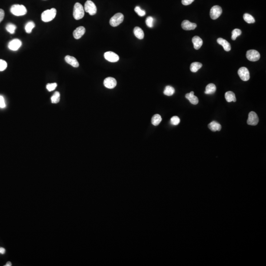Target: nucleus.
Masks as SVG:
<instances>
[{"label":"nucleus","instance_id":"nucleus-9","mask_svg":"<svg viewBox=\"0 0 266 266\" xmlns=\"http://www.w3.org/2000/svg\"><path fill=\"white\" fill-rule=\"evenodd\" d=\"M239 75L242 80L244 82H246L250 79V74L248 70L246 67H241L238 70Z\"/></svg>","mask_w":266,"mask_h":266},{"label":"nucleus","instance_id":"nucleus-7","mask_svg":"<svg viewBox=\"0 0 266 266\" xmlns=\"http://www.w3.org/2000/svg\"><path fill=\"white\" fill-rule=\"evenodd\" d=\"M222 13V8L219 5H214L210 9V18L213 20H215L220 16Z\"/></svg>","mask_w":266,"mask_h":266},{"label":"nucleus","instance_id":"nucleus-27","mask_svg":"<svg viewBox=\"0 0 266 266\" xmlns=\"http://www.w3.org/2000/svg\"><path fill=\"white\" fill-rule=\"evenodd\" d=\"M35 24L33 22H28V23L26 24L25 27L26 32L28 34L31 33L33 29L35 28Z\"/></svg>","mask_w":266,"mask_h":266},{"label":"nucleus","instance_id":"nucleus-33","mask_svg":"<svg viewBox=\"0 0 266 266\" xmlns=\"http://www.w3.org/2000/svg\"><path fill=\"white\" fill-rule=\"evenodd\" d=\"M181 120L179 119V118L177 116L172 117L171 119V123L173 125H178L179 123H180Z\"/></svg>","mask_w":266,"mask_h":266},{"label":"nucleus","instance_id":"nucleus-3","mask_svg":"<svg viewBox=\"0 0 266 266\" xmlns=\"http://www.w3.org/2000/svg\"><path fill=\"white\" fill-rule=\"evenodd\" d=\"M84 15V9L83 6L80 3L75 4L74 8L73 16L75 19L79 20L83 18Z\"/></svg>","mask_w":266,"mask_h":266},{"label":"nucleus","instance_id":"nucleus-23","mask_svg":"<svg viewBox=\"0 0 266 266\" xmlns=\"http://www.w3.org/2000/svg\"><path fill=\"white\" fill-rule=\"evenodd\" d=\"M162 121V117L160 115L156 114L152 117L151 119V123L154 126H158Z\"/></svg>","mask_w":266,"mask_h":266},{"label":"nucleus","instance_id":"nucleus-25","mask_svg":"<svg viewBox=\"0 0 266 266\" xmlns=\"http://www.w3.org/2000/svg\"><path fill=\"white\" fill-rule=\"evenodd\" d=\"M175 90L174 87L169 85L167 86L164 91V94L168 96H171L175 93Z\"/></svg>","mask_w":266,"mask_h":266},{"label":"nucleus","instance_id":"nucleus-5","mask_svg":"<svg viewBox=\"0 0 266 266\" xmlns=\"http://www.w3.org/2000/svg\"><path fill=\"white\" fill-rule=\"evenodd\" d=\"M124 20V15L121 13H117L112 16L110 20V24L112 27H117Z\"/></svg>","mask_w":266,"mask_h":266},{"label":"nucleus","instance_id":"nucleus-17","mask_svg":"<svg viewBox=\"0 0 266 266\" xmlns=\"http://www.w3.org/2000/svg\"><path fill=\"white\" fill-rule=\"evenodd\" d=\"M192 41L194 45V48L196 50H199L203 43L202 39L198 36H195L193 37Z\"/></svg>","mask_w":266,"mask_h":266},{"label":"nucleus","instance_id":"nucleus-30","mask_svg":"<svg viewBox=\"0 0 266 266\" xmlns=\"http://www.w3.org/2000/svg\"><path fill=\"white\" fill-rule=\"evenodd\" d=\"M242 34V31L241 30L239 29H234L232 32V40H236L238 37L239 36Z\"/></svg>","mask_w":266,"mask_h":266},{"label":"nucleus","instance_id":"nucleus-26","mask_svg":"<svg viewBox=\"0 0 266 266\" xmlns=\"http://www.w3.org/2000/svg\"><path fill=\"white\" fill-rule=\"evenodd\" d=\"M243 19L245 20V21L247 22L249 24L251 23H254L255 22V19L252 16V15L249 14H245L243 15Z\"/></svg>","mask_w":266,"mask_h":266},{"label":"nucleus","instance_id":"nucleus-10","mask_svg":"<svg viewBox=\"0 0 266 266\" xmlns=\"http://www.w3.org/2000/svg\"><path fill=\"white\" fill-rule=\"evenodd\" d=\"M104 57L107 60L111 62H117L119 59V56L112 51L105 52Z\"/></svg>","mask_w":266,"mask_h":266},{"label":"nucleus","instance_id":"nucleus-28","mask_svg":"<svg viewBox=\"0 0 266 266\" xmlns=\"http://www.w3.org/2000/svg\"><path fill=\"white\" fill-rule=\"evenodd\" d=\"M60 94L59 92H55L53 95L51 97V102L53 104H57L60 101Z\"/></svg>","mask_w":266,"mask_h":266},{"label":"nucleus","instance_id":"nucleus-34","mask_svg":"<svg viewBox=\"0 0 266 266\" xmlns=\"http://www.w3.org/2000/svg\"><path fill=\"white\" fill-rule=\"evenodd\" d=\"M57 86V84L56 83H48L46 85V88L48 91L51 92L55 90L56 87Z\"/></svg>","mask_w":266,"mask_h":266},{"label":"nucleus","instance_id":"nucleus-40","mask_svg":"<svg viewBox=\"0 0 266 266\" xmlns=\"http://www.w3.org/2000/svg\"><path fill=\"white\" fill-rule=\"evenodd\" d=\"M11 266V262H7V264L5 265V266Z\"/></svg>","mask_w":266,"mask_h":266},{"label":"nucleus","instance_id":"nucleus-31","mask_svg":"<svg viewBox=\"0 0 266 266\" xmlns=\"http://www.w3.org/2000/svg\"><path fill=\"white\" fill-rule=\"evenodd\" d=\"M146 25L149 28H152L153 27V23H154V19L151 16L147 17L146 19Z\"/></svg>","mask_w":266,"mask_h":266},{"label":"nucleus","instance_id":"nucleus-4","mask_svg":"<svg viewBox=\"0 0 266 266\" xmlns=\"http://www.w3.org/2000/svg\"><path fill=\"white\" fill-rule=\"evenodd\" d=\"M84 11L91 15H94L96 14L97 7L95 4L91 1L87 0L84 5Z\"/></svg>","mask_w":266,"mask_h":266},{"label":"nucleus","instance_id":"nucleus-15","mask_svg":"<svg viewBox=\"0 0 266 266\" xmlns=\"http://www.w3.org/2000/svg\"><path fill=\"white\" fill-rule=\"evenodd\" d=\"M85 33V29L83 26L78 27L73 32V36L75 39H79Z\"/></svg>","mask_w":266,"mask_h":266},{"label":"nucleus","instance_id":"nucleus-19","mask_svg":"<svg viewBox=\"0 0 266 266\" xmlns=\"http://www.w3.org/2000/svg\"><path fill=\"white\" fill-rule=\"evenodd\" d=\"M208 127L211 131H213V132L220 131L221 129V125L220 124V123H218L217 122L215 121H213L210 122L208 125Z\"/></svg>","mask_w":266,"mask_h":266},{"label":"nucleus","instance_id":"nucleus-13","mask_svg":"<svg viewBox=\"0 0 266 266\" xmlns=\"http://www.w3.org/2000/svg\"><path fill=\"white\" fill-rule=\"evenodd\" d=\"M181 27L184 30H192L196 28L197 24L196 23H191L188 20H185L181 23Z\"/></svg>","mask_w":266,"mask_h":266},{"label":"nucleus","instance_id":"nucleus-38","mask_svg":"<svg viewBox=\"0 0 266 266\" xmlns=\"http://www.w3.org/2000/svg\"><path fill=\"white\" fill-rule=\"evenodd\" d=\"M5 17V11L3 9H0V23L3 21Z\"/></svg>","mask_w":266,"mask_h":266},{"label":"nucleus","instance_id":"nucleus-11","mask_svg":"<svg viewBox=\"0 0 266 266\" xmlns=\"http://www.w3.org/2000/svg\"><path fill=\"white\" fill-rule=\"evenodd\" d=\"M22 42L20 40L18 39H14L8 43V47L11 50L16 51L20 48Z\"/></svg>","mask_w":266,"mask_h":266},{"label":"nucleus","instance_id":"nucleus-14","mask_svg":"<svg viewBox=\"0 0 266 266\" xmlns=\"http://www.w3.org/2000/svg\"><path fill=\"white\" fill-rule=\"evenodd\" d=\"M65 60L68 64L71 65L72 67L75 68H78L79 67V63L78 62V60L73 56L67 55L65 57Z\"/></svg>","mask_w":266,"mask_h":266},{"label":"nucleus","instance_id":"nucleus-16","mask_svg":"<svg viewBox=\"0 0 266 266\" xmlns=\"http://www.w3.org/2000/svg\"><path fill=\"white\" fill-rule=\"evenodd\" d=\"M217 42L218 44H220L221 46H222L223 47L224 50L226 51H230V50L231 49V44L229 42H227V40H225L224 39H222L221 37L218 38L217 40Z\"/></svg>","mask_w":266,"mask_h":266},{"label":"nucleus","instance_id":"nucleus-12","mask_svg":"<svg viewBox=\"0 0 266 266\" xmlns=\"http://www.w3.org/2000/svg\"><path fill=\"white\" fill-rule=\"evenodd\" d=\"M104 84L106 88L108 89H113L117 86V82L114 78L108 77L104 79Z\"/></svg>","mask_w":266,"mask_h":266},{"label":"nucleus","instance_id":"nucleus-6","mask_svg":"<svg viewBox=\"0 0 266 266\" xmlns=\"http://www.w3.org/2000/svg\"><path fill=\"white\" fill-rule=\"evenodd\" d=\"M246 56L247 59L250 61L255 62L259 60L260 54L257 50H251L247 51Z\"/></svg>","mask_w":266,"mask_h":266},{"label":"nucleus","instance_id":"nucleus-35","mask_svg":"<svg viewBox=\"0 0 266 266\" xmlns=\"http://www.w3.org/2000/svg\"><path fill=\"white\" fill-rule=\"evenodd\" d=\"M7 63L6 61L2 59H0V71L5 70L7 68Z\"/></svg>","mask_w":266,"mask_h":266},{"label":"nucleus","instance_id":"nucleus-37","mask_svg":"<svg viewBox=\"0 0 266 266\" xmlns=\"http://www.w3.org/2000/svg\"><path fill=\"white\" fill-rule=\"evenodd\" d=\"M194 1V0H182V4L184 5H188L191 4Z\"/></svg>","mask_w":266,"mask_h":266},{"label":"nucleus","instance_id":"nucleus-1","mask_svg":"<svg viewBox=\"0 0 266 266\" xmlns=\"http://www.w3.org/2000/svg\"><path fill=\"white\" fill-rule=\"evenodd\" d=\"M56 13L57 11L55 8L46 10L42 13V20L44 22L51 21L55 18Z\"/></svg>","mask_w":266,"mask_h":266},{"label":"nucleus","instance_id":"nucleus-18","mask_svg":"<svg viewBox=\"0 0 266 266\" xmlns=\"http://www.w3.org/2000/svg\"><path fill=\"white\" fill-rule=\"evenodd\" d=\"M194 94V92L193 91H191L189 93L186 94L185 95V98L188 99L192 104L196 105V104H198L199 103V100H198L197 97L195 96Z\"/></svg>","mask_w":266,"mask_h":266},{"label":"nucleus","instance_id":"nucleus-2","mask_svg":"<svg viewBox=\"0 0 266 266\" xmlns=\"http://www.w3.org/2000/svg\"><path fill=\"white\" fill-rule=\"evenodd\" d=\"M27 9L24 5L16 4L12 5L11 8V14L15 16H22L27 14Z\"/></svg>","mask_w":266,"mask_h":266},{"label":"nucleus","instance_id":"nucleus-32","mask_svg":"<svg viewBox=\"0 0 266 266\" xmlns=\"http://www.w3.org/2000/svg\"><path fill=\"white\" fill-rule=\"evenodd\" d=\"M135 11L139 16L143 17V16H144L146 15V11L144 10L141 9L140 7H139V6H136V7L135 8Z\"/></svg>","mask_w":266,"mask_h":266},{"label":"nucleus","instance_id":"nucleus-8","mask_svg":"<svg viewBox=\"0 0 266 266\" xmlns=\"http://www.w3.org/2000/svg\"><path fill=\"white\" fill-rule=\"evenodd\" d=\"M259 122V118L258 115L254 111H251L248 114L247 123L248 124L252 126H256Z\"/></svg>","mask_w":266,"mask_h":266},{"label":"nucleus","instance_id":"nucleus-39","mask_svg":"<svg viewBox=\"0 0 266 266\" xmlns=\"http://www.w3.org/2000/svg\"><path fill=\"white\" fill-rule=\"evenodd\" d=\"M5 249L4 248H0V254H4L5 253Z\"/></svg>","mask_w":266,"mask_h":266},{"label":"nucleus","instance_id":"nucleus-22","mask_svg":"<svg viewBox=\"0 0 266 266\" xmlns=\"http://www.w3.org/2000/svg\"><path fill=\"white\" fill-rule=\"evenodd\" d=\"M216 90V86L213 83H210L206 86L205 93L206 94H213L215 92Z\"/></svg>","mask_w":266,"mask_h":266},{"label":"nucleus","instance_id":"nucleus-36","mask_svg":"<svg viewBox=\"0 0 266 266\" xmlns=\"http://www.w3.org/2000/svg\"><path fill=\"white\" fill-rule=\"evenodd\" d=\"M5 107V99L2 96L0 95V107L2 108Z\"/></svg>","mask_w":266,"mask_h":266},{"label":"nucleus","instance_id":"nucleus-29","mask_svg":"<svg viewBox=\"0 0 266 266\" xmlns=\"http://www.w3.org/2000/svg\"><path fill=\"white\" fill-rule=\"evenodd\" d=\"M5 28L8 32L12 34L14 33L16 29V26L12 23H8L7 24Z\"/></svg>","mask_w":266,"mask_h":266},{"label":"nucleus","instance_id":"nucleus-21","mask_svg":"<svg viewBox=\"0 0 266 266\" xmlns=\"http://www.w3.org/2000/svg\"><path fill=\"white\" fill-rule=\"evenodd\" d=\"M134 33L135 36L139 40L143 39L145 36L143 30L139 27H136L134 28Z\"/></svg>","mask_w":266,"mask_h":266},{"label":"nucleus","instance_id":"nucleus-24","mask_svg":"<svg viewBox=\"0 0 266 266\" xmlns=\"http://www.w3.org/2000/svg\"><path fill=\"white\" fill-rule=\"evenodd\" d=\"M202 64L199 62H193L190 65V71L192 72H196L202 68Z\"/></svg>","mask_w":266,"mask_h":266},{"label":"nucleus","instance_id":"nucleus-20","mask_svg":"<svg viewBox=\"0 0 266 266\" xmlns=\"http://www.w3.org/2000/svg\"><path fill=\"white\" fill-rule=\"evenodd\" d=\"M225 98L226 99L227 102L228 103L230 102H236V98L235 94L232 91H228L225 94Z\"/></svg>","mask_w":266,"mask_h":266}]
</instances>
